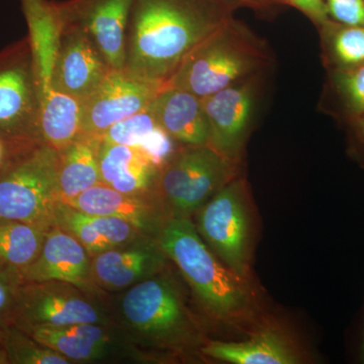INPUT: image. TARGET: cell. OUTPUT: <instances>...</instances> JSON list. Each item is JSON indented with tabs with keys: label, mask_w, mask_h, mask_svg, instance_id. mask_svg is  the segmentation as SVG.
Returning <instances> with one entry per match:
<instances>
[{
	"label": "cell",
	"mask_w": 364,
	"mask_h": 364,
	"mask_svg": "<svg viewBox=\"0 0 364 364\" xmlns=\"http://www.w3.org/2000/svg\"><path fill=\"white\" fill-rule=\"evenodd\" d=\"M166 257L159 242L145 236L93 256L91 275L100 289L123 291L156 275Z\"/></svg>",
	"instance_id": "cell-14"
},
{
	"label": "cell",
	"mask_w": 364,
	"mask_h": 364,
	"mask_svg": "<svg viewBox=\"0 0 364 364\" xmlns=\"http://www.w3.org/2000/svg\"><path fill=\"white\" fill-rule=\"evenodd\" d=\"M119 313L133 343L176 346L189 332L181 294L171 280L157 274L126 291L119 301Z\"/></svg>",
	"instance_id": "cell-5"
},
{
	"label": "cell",
	"mask_w": 364,
	"mask_h": 364,
	"mask_svg": "<svg viewBox=\"0 0 364 364\" xmlns=\"http://www.w3.org/2000/svg\"><path fill=\"white\" fill-rule=\"evenodd\" d=\"M322 1H326V0H322Z\"/></svg>",
	"instance_id": "cell-38"
},
{
	"label": "cell",
	"mask_w": 364,
	"mask_h": 364,
	"mask_svg": "<svg viewBox=\"0 0 364 364\" xmlns=\"http://www.w3.org/2000/svg\"><path fill=\"white\" fill-rule=\"evenodd\" d=\"M54 225L77 239L92 257L114 247L91 225L86 213L60 200L54 208Z\"/></svg>",
	"instance_id": "cell-28"
},
{
	"label": "cell",
	"mask_w": 364,
	"mask_h": 364,
	"mask_svg": "<svg viewBox=\"0 0 364 364\" xmlns=\"http://www.w3.org/2000/svg\"><path fill=\"white\" fill-rule=\"evenodd\" d=\"M23 282L20 269L0 263V327L11 324Z\"/></svg>",
	"instance_id": "cell-30"
},
{
	"label": "cell",
	"mask_w": 364,
	"mask_h": 364,
	"mask_svg": "<svg viewBox=\"0 0 364 364\" xmlns=\"http://www.w3.org/2000/svg\"><path fill=\"white\" fill-rule=\"evenodd\" d=\"M60 151L41 142L11 148L0 165V221L55 227Z\"/></svg>",
	"instance_id": "cell-4"
},
{
	"label": "cell",
	"mask_w": 364,
	"mask_h": 364,
	"mask_svg": "<svg viewBox=\"0 0 364 364\" xmlns=\"http://www.w3.org/2000/svg\"><path fill=\"white\" fill-rule=\"evenodd\" d=\"M170 158L157 181L176 217L200 210L235 176V163L210 145L189 146Z\"/></svg>",
	"instance_id": "cell-6"
},
{
	"label": "cell",
	"mask_w": 364,
	"mask_h": 364,
	"mask_svg": "<svg viewBox=\"0 0 364 364\" xmlns=\"http://www.w3.org/2000/svg\"><path fill=\"white\" fill-rule=\"evenodd\" d=\"M203 353L218 360L233 364H296L298 353L277 330L258 333L242 342H212Z\"/></svg>",
	"instance_id": "cell-22"
},
{
	"label": "cell",
	"mask_w": 364,
	"mask_h": 364,
	"mask_svg": "<svg viewBox=\"0 0 364 364\" xmlns=\"http://www.w3.org/2000/svg\"><path fill=\"white\" fill-rule=\"evenodd\" d=\"M1 340L9 364H68L71 361L41 344L14 324L1 329Z\"/></svg>",
	"instance_id": "cell-27"
},
{
	"label": "cell",
	"mask_w": 364,
	"mask_h": 364,
	"mask_svg": "<svg viewBox=\"0 0 364 364\" xmlns=\"http://www.w3.org/2000/svg\"><path fill=\"white\" fill-rule=\"evenodd\" d=\"M318 32L323 62L328 71L345 70L364 64V28L330 20Z\"/></svg>",
	"instance_id": "cell-24"
},
{
	"label": "cell",
	"mask_w": 364,
	"mask_h": 364,
	"mask_svg": "<svg viewBox=\"0 0 364 364\" xmlns=\"http://www.w3.org/2000/svg\"><path fill=\"white\" fill-rule=\"evenodd\" d=\"M82 323L109 325L105 311L88 299L87 293L58 280L23 284L11 320L21 329Z\"/></svg>",
	"instance_id": "cell-9"
},
{
	"label": "cell",
	"mask_w": 364,
	"mask_h": 364,
	"mask_svg": "<svg viewBox=\"0 0 364 364\" xmlns=\"http://www.w3.org/2000/svg\"><path fill=\"white\" fill-rule=\"evenodd\" d=\"M134 0H73L59 6L64 18L81 21L107 65L126 68V28Z\"/></svg>",
	"instance_id": "cell-12"
},
{
	"label": "cell",
	"mask_w": 364,
	"mask_h": 364,
	"mask_svg": "<svg viewBox=\"0 0 364 364\" xmlns=\"http://www.w3.org/2000/svg\"><path fill=\"white\" fill-rule=\"evenodd\" d=\"M272 62L267 44L233 16L184 59L167 85L203 98L262 73Z\"/></svg>",
	"instance_id": "cell-2"
},
{
	"label": "cell",
	"mask_w": 364,
	"mask_h": 364,
	"mask_svg": "<svg viewBox=\"0 0 364 364\" xmlns=\"http://www.w3.org/2000/svg\"><path fill=\"white\" fill-rule=\"evenodd\" d=\"M358 360L359 363L364 364V318L363 327H361L360 336H359Z\"/></svg>",
	"instance_id": "cell-35"
},
{
	"label": "cell",
	"mask_w": 364,
	"mask_h": 364,
	"mask_svg": "<svg viewBox=\"0 0 364 364\" xmlns=\"http://www.w3.org/2000/svg\"><path fill=\"white\" fill-rule=\"evenodd\" d=\"M158 127L159 124L150 109H146L114 124L98 139L102 142L119 144L140 149Z\"/></svg>",
	"instance_id": "cell-29"
},
{
	"label": "cell",
	"mask_w": 364,
	"mask_h": 364,
	"mask_svg": "<svg viewBox=\"0 0 364 364\" xmlns=\"http://www.w3.org/2000/svg\"><path fill=\"white\" fill-rule=\"evenodd\" d=\"M325 4L332 21L364 28V0H326Z\"/></svg>",
	"instance_id": "cell-31"
},
{
	"label": "cell",
	"mask_w": 364,
	"mask_h": 364,
	"mask_svg": "<svg viewBox=\"0 0 364 364\" xmlns=\"http://www.w3.org/2000/svg\"><path fill=\"white\" fill-rule=\"evenodd\" d=\"M158 242L208 312L229 318L246 310L249 301L243 280L219 260L191 220L186 217L167 220Z\"/></svg>",
	"instance_id": "cell-3"
},
{
	"label": "cell",
	"mask_w": 364,
	"mask_h": 364,
	"mask_svg": "<svg viewBox=\"0 0 364 364\" xmlns=\"http://www.w3.org/2000/svg\"><path fill=\"white\" fill-rule=\"evenodd\" d=\"M1 329L2 327H0V364H9L6 349H4V344H2Z\"/></svg>",
	"instance_id": "cell-37"
},
{
	"label": "cell",
	"mask_w": 364,
	"mask_h": 364,
	"mask_svg": "<svg viewBox=\"0 0 364 364\" xmlns=\"http://www.w3.org/2000/svg\"><path fill=\"white\" fill-rule=\"evenodd\" d=\"M352 150L364 162V112L347 122Z\"/></svg>",
	"instance_id": "cell-33"
},
{
	"label": "cell",
	"mask_w": 364,
	"mask_h": 364,
	"mask_svg": "<svg viewBox=\"0 0 364 364\" xmlns=\"http://www.w3.org/2000/svg\"><path fill=\"white\" fill-rule=\"evenodd\" d=\"M36 341L65 356L71 363L104 360L131 352L133 342L112 331L109 325L82 323L64 327L21 329Z\"/></svg>",
	"instance_id": "cell-15"
},
{
	"label": "cell",
	"mask_w": 364,
	"mask_h": 364,
	"mask_svg": "<svg viewBox=\"0 0 364 364\" xmlns=\"http://www.w3.org/2000/svg\"><path fill=\"white\" fill-rule=\"evenodd\" d=\"M238 9L230 0H134L126 69L167 85L184 59Z\"/></svg>",
	"instance_id": "cell-1"
},
{
	"label": "cell",
	"mask_w": 364,
	"mask_h": 364,
	"mask_svg": "<svg viewBox=\"0 0 364 364\" xmlns=\"http://www.w3.org/2000/svg\"><path fill=\"white\" fill-rule=\"evenodd\" d=\"M165 86L139 77L126 68L109 69L83 100L82 134L100 138L114 124L148 109Z\"/></svg>",
	"instance_id": "cell-11"
},
{
	"label": "cell",
	"mask_w": 364,
	"mask_h": 364,
	"mask_svg": "<svg viewBox=\"0 0 364 364\" xmlns=\"http://www.w3.org/2000/svg\"><path fill=\"white\" fill-rule=\"evenodd\" d=\"M38 100L41 142L61 151L82 135V100L56 88L40 95Z\"/></svg>",
	"instance_id": "cell-21"
},
{
	"label": "cell",
	"mask_w": 364,
	"mask_h": 364,
	"mask_svg": "<svg viewBox=\"0 0 364 364\" xmlns=\"http://www.w3.org/2000/svg\"><path fill=\"white\" fill-rule=\"evenodd\" d=\"M91 260L92 256L77 239L55 226L48 231L38 257L20 272L25 284L58 280L90 294L97 287Z\"/></svg>",
	"instance_id": "cell-13"
},
{
	"label": "cell",
	"mask_w": 364,
	"mask_h": 364,
	"mask_svg": "<svg viewBox=\"0 0 364 364\" xmlns=\"http://www.w3.org/2000/svg\"><path fill=\"white\" fill-rule=\"evenodd\" d=\"M100 139L82 134L60 151L58 200L66 203L100 183Z\"/></svg>",
	"instance_id": "cell-23"
},
{
	"label": "cell",
	"mask_w": 364,
	"mask_h": 364,
	"mask_svg": "<svg viewBox=\"0 0 364 364\" xmlns=\"http://www.w3.org/2000/svg\"><path fill=\"white\" fill-rule=\"evenodd\" d=\"M32 52L18 46L0 55V138L11 147L40 141Z\"/></svg>",
	"instance_id": "cell-8"
},
{
	"label": "cell",
	"mask_w": 364,
	"mask_h": 364,
	"mask_svg": "<svg viewBox=\"0 0 364 364\" xmlns=\"http://www.w3.org/2000/svg\"><path fill=\"white\" fill-rule=\"evenodd\" d=\"M148 109L158 124L176 142L188 146L208 145L210 131L202 98L188 90L166 85Z\"/></svg>",
	"instance_id": "cell-19"
},
{
	"label": "cell",
	"mask_w": 364,
	"mask_h": 364,
	"mask_svg": "<svg viewBox=\"0 0 364 364\" xmlns=\"http://www.w3.org/2000/svg\"><path fill=\"white\" fill-rule=\"evenodd\" d=\"M238 7H248L256 13H269L282 6L279 0H230Z\"/></svg>",
	"instance_id": "cell-34"
},
{
	"label": "cell",
	"mask_w": 364,
	"mask_h": 364,
	"mask_svg": "<svg viewBox=\"0 0 364 364\" xmlns=\"http://www.w3.org/2000/svg\"><path fill=\"white\" fill-rule=\"evenodd\" d=\"M30 31L33 74L38 95L54 90V73L58 59L60 33L64 23L58 6L47 0H21Z\"/></svg>",
	"instance_id": "cell-17"
},
{
	"label": "cell",
	"mask_w": 364,
	"mask_h": 364,
	"mask_svg": "<svg viewBox=\"0 0 364 364\" xmlns=\"http://www.w3.org/2000/svg\"><path fill=\"white\" fill-rule=\"evenodd\" d=\"M327 100L330 112L344 123L364 112V64L329 71Z\"/></svg>",
	"instance_id": "cell-26"
},
{
	"label": "cell",
	"mask_w": 364,
	"mask_h": 364,
	"mask_svg": "<svg viewBox=\"0 0 364 364\" xmlns=\"http://www.w3.org/2000/svg\"><path fill=\"white\" fill-rule=\"evenodd\" d=\"M98 167L102 183L126 193H145L159 174V169L136 148L102 141Z\"/></svg>",
	"instance_id": "cell-20"
},
{
	"label": "cell",
	"mask_w": 364,
	"mask_h": 364,
	"mask_svg": "<svg viewBox=\"0 0 364 364\" xmlns=\"http://www.w3.org/2000/svg\"><path fill=\"white\" fill-rule=\"evenodd\" d=\"M261 74L202 98L210 131L208 145L233 163L240 157L255 116Z\"/></svg>",
	"instance_id": "cell-10"
},
{
	"label": "cell",
	"mask_w": 364,
	"mask_h": 364,
	"mask_svg": "<svg viewBox=\"0 0 364 364\" xmlns=\"http://www.w3.org/2000/svg\"><path fill=\"white\" fill-rule=\"evenodd\" d=\"M243 179H232L198 215L196 230L208 247L237 277L247 275L249 214Z\"/></svg>",
	"instance_id": "cell-7"
},
{
	"label": "cell",
	"mask_w": 364,
	"mask_h": 364,
	"mask_svg": "<svg viewBox=\"0 0 364 364\" xmlns=\"http://www.w3.org/2000/svg\"><path fill=\"white\" fill-rule=\"evenodd\" d=\"M282 6H291L305 14L317 28H322L331 18L328 14L325 1L322 0H279Z\"/></svg>",
	"instance_id": "cell-32"
},
{
	"label": "cell",
	"mask_w": 364,
	"mask_h": 364,
	"mask_svg": "<svg viewBox=\"0 0 364 364\" xmlns=\"http://www.w3.org/2000/svg\"><path fill=\"white\" fill-rule=\"evenodd\" d=\"M144 195L121 193L100 182L65 203L86 214L124 220L145 236L159 235L164 223L156 207Z\"/></svg>",
	"instance_id": "cell-18"
},
{
	"label": "cell",
	"mask_w": 364,
	"mask_h": 364,
	"mask_svg": "<svg viewBox=\"0 0 364 364\" xmlns=\"http://www.w3.org/2000/svg\"><path fill=\"white\" fill-rule=\"evenodd\" d=\"M50 229L33 223L0 221V263L20 270L30 265Z\"/></svg>",
	"instance_id": "cell-25"
},
{
	"label": "cell",
	"mask_w": 364,
	"mask_h": 364,
	"mask_svg": "<svg viewBox=\"0 0 364 364\" xmlns=\"http://www.w3.org/2000/svg\"><path fill=\"white\" fill-rule=\"evenodd\" d=\"M109 69L85 28H77L60 48L54 87L83 102L104 80Z\"/></svg>",
	"instance_id": "cell-16"
},
{
	"label": "cell",
	"mask_w": 364,
	"mask_h": 364,
	"mask_svg": "<svg viewBox=\"0 0 364 364\" xmlns=\"http://www.w3.org/2000/svg\"><path fill=\"white\" fill-rule=\"evenodd\" d=\"M9 150H11V147H9V144L0 138V165L6 160L7 155H9Z\"/></svg>",
	"instance_id": "cell-36"
}]
</instances>
